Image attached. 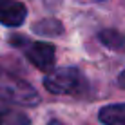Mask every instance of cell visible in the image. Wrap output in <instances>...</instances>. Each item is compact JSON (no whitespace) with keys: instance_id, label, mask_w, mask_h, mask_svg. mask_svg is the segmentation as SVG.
Returning a JSON list of instances; mask_svg holds the SVG:
<instances>
[{"instance_id":"cell-8","label":"cell","mask_w":125,"mask_h":125,"mask_svg":"<svg viewBox=\"0 0 125 125\" xmlns=\"http://www.w3.org/2000/svg\"><path fill=\"white\" fill-rule=\"evenodd\" d=\"M118 83H120V85H122V87L125 89V71L122 73V74H120V78H118Z\"/></svg>"},{"instance_id":"cell-7","label":"cell","mask_w":125,"mask_h":125,"mask_svg":"<svg viewBox=\"0 0 125 125\" xmlns=\"http://www.w3.org/2000/svg\"><path fill=\"white\" fill-rule=\"evenodd\" d=\"M100 40H102L107 47H111V49H122V47L125 45L123 34L118 33V31H114V29L102 31V33H100Z\"/></svg>"},{"instance_id":"cell-5","label":"cell","mask_w":125,"mask_h":125,"mask_svg":"<svg viewBox=\"0 0 125 125\" xmlns=\"http://www.w3.org/2000/svg\"><path fill=\"white\" fill-rule=\"evenodd\" d=\"M100 122L103 125H125V103H113L102 107Z\"/></svg>"},{"instance_id":"cell-4","label":"cell","mask_w":125,"mask_h":125,"mask_svg":"<svg viewBox=\"0 0 125 125\" xmlns=\"http://www.w3.org/2000/svg\"><path fill=\"white\" fill-rule=\"evenodd\" d=\"M27 9L22 2L16 0H0V24L16 27L25 20Z\"/></svg>"},{"instance_id":"cell-2","label":"cell","mask_w":125,"mask_h":125,"mask_svg":"<svg viewBox=\"0 0 125 125\" xmlns=\"http://www.w3.org/2000/svg\"><path fill=\"white\" fill-rule=\"evenodd\" d=\"M44 85L53 94H78L85 89V80L74 67H62L45 76Z\"/></svg>"},{"instance_id":"cell-6","label":"cell","mask_w":125,"mask_h":125,"mask_svg":"<svg viewBox=\"0 0 125 125\" xmlns=\"http://www.w3.org/2000/svg\"><path fill=\"white\" fill-rule=\"evenodd\" d=\"M0 125H29V118L0 98Z\"/></svg>"},{"instance_id":"cell-3","label":"cell","mask_w":125,"mask_h":125,"mask_svg":"<svg viewBox=\"0 0 125 125\" xmlns=\"http://www.w3.org/2000/svg\"><path fill=\"white\" fill-rule=\"evenodd\" d=\"M25 54H27L29 62L40 71H51L54 65V47L51 44H45V42L31 44Z\"/></svg>"},{"instance_id":"cell-9","label":"cell","mask_w":125,"mask_h":125,"mask_svg":"<svg viewBox=\"0 0 125 125\" xmlns=\"http://www.w3.org/2000/svg\"><path fill=\"white\" fill-rule=\"evenodd\" d=\"M47 125H63V123H60V122H56V120H54V122H49Z\"/></svg>"},{"instance_id":"cell-1","label":"cell","mask_w":125,"mask_h":125,"mask_svg":"<svg viewBox=\"0 0 125 125\" xmlns=\"http://www.w3.org/2000/svg\"><path fill=\"white\" fill-rule=\"evenodd\" d=\"M0 98L18 105H36L40 96L29 83L9 73L0 71Z\"/></svg>"}]
</instances>
